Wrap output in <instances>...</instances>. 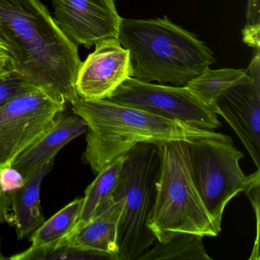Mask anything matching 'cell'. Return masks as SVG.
<instances>
[{
	"label": "cell",
	"mask_w": 260,
	"mask_h": 260,
	"mask_svg": "<svg viewBox=\"0 0 260 260\" xmlns=\"http://www.w3.org/2000/svg\"><path fill=\"white\" fill-rule=\"evenodd\" d=\"M242 35L245 44L259 51L260 0H248L246 25Z\"/></svg>",
	"instance_id": "20"
},
{
	"label": "cell",
	"mask_w": 260,
	"mask_h": 260,
	"mask_svg": "<svg viewBox=\"0 0 260 260\" xmlns=\"http://www.w3.org/2000/svg\"><path fill=\"white\" fill-rule=\"evenodd\" d=\"M156 145L160 168L148 222L156 240L166 243L183 234L217 237L219 232L193 179L189 143L170 141Z\"/></svg>",
	"instance_id": "4"
},
{
	"label": "cell",
	"mask_w": 260,
	"mask_h": 260,
	"mask_svg": "<svg viewBox=\"0 0 260 260\" xmlns=\"http://www.w3.org/2000/svg\"><path fill=\"white\" fill-rule=\"evenodd\" d=\"M255 51L246 73L249 79L228 88L217 97L215 113L238 135L257 169H260V59Z\"/></svg>",
	"instance_id": "9"
},
{
	"label": "cell",
	"mask_w": 260,
	"mask_h": 260,
	"mask_svg": "<svg viewBox=\"0 0 260 260\" xmlns=\"http://www.w3.org/2000/svg\"><path fill=\"white\" fill-rule=\"evenodd\" d=\"M54 159L36 170L10 196L7 222L16 228L18 240L25 238L45 222L41 208V188L44 178L54 168Z\"/></svg>",
	"instance_id": "14"
},
{
	"label": "cell",
	"mask_w": 260,
	"mask_h": 260,
	"mask_svg": "<svg viewBox=\"0 0 260 260\" xmlns=\"http://www.w3.org/2000/svg\"><path fill=\"white\" fill-rule=\"evenodd\" d=\"M66 102L39 87L31 88L0 109V170L11 167L65 111Z\"/></svg>",
	"instance_id": "7"
},
{
	"label": "cell",
	"mask_w": 260,
	"mask_h": 260,
	"mask_svg": "<svg viewBox=\"0 0 260 260\" xmlns=\"http://www.w3.org/2000/svg\"><path fill=\"white\" fill-rule=\"evenodd\" d=\"M35 87L11 66L0 69V109L19 94Z\"/></svg>",
	"instance_id": "19"
},
{
	"label": "cell",
	"mask_w": 260,
	"mask_h": 260,
	"mask_svg": "<svg viewBox=\"0 0 260 260\" xmlns=\"http://www.w3.org/2000/svg\"><path fill=\"white\" fill-rule=\"evenodd\" d=\"M71 110L81 117L87 125L86 147L82 158L95 174L106 164L141 143H191L199 138L228 136L108 100L79 98L71 103Z\"/></svg>",
	"instance_id": "2"
},
{
	"label": "cell",
	"mask_w": 260,
	"mask_h": 260,
	"mask_svg": "<svg viewBox=\"0 0 260 260\" xmlns=\"http://www.w3.org/2000/svg\"><path fill=\"white\" fill-rule=\"evenodd\" d=\"M10 213V202L5 199L0 190V225L7 222Z\"/></svg>",
	"instance_id": "23"
},
{
	"label": "cell",
	"mask_w": 260,
	"mask_h": 260,
	"mask_svg": "<svg viewBox=\"0 0 260 260\" xmlns=\"http://www.w3.org/2000/svg\"><path fill=\"white\" fill-rule=\"evenodd\" d=\"M7 66H11L10 63H5V62H1L0 61V69H2V68H5V67Z\"/></svg>",
	"instance_id": "25"
},
{
	"label": "cell",
	"mask_w": 260,
	"mask_h": 260,
	"mask_svg": "<svg viewBox=\"0 0 260 260\" xmlns=\"http://www.w3.org/2000/svg\"><path fill=\"white\" fill-rule=\"evenodd\" d=\"M0 42L11 55L12 68L33 86L66 103L78 100V46L39 0H0Z\"/></svg>",
	"instance_id": "1"
},
{
	"label": "cell",
	"mask_w": 260,
	"mask_h": 260,
	"mask_svg": "<svg viewBox=\"0 0 260 260\" xmlns=\"http://www.w3.org/2000/svg\"><path fill=\"white\" fill-rule=\"evenodd\" d=\"M95 46L80 64L76 80L77 95L83 100H106L133 74L129 51L117 38Z\"/></svg>",
	"instance_id": "11"
},
{
	"label": "cell",
	"mask_w": 260,
	"mask_h": 260,
	"mask_svg": "<svg viewBox=\"0 0 260 260\" xmlns=\"http://www.w3.org/2000/svg\"><path fill=\"white\" fill-rule=\"evenodd\" d=\"M125 155H121L106 164L86 188L80 215L73 231L98 215L112 203V193L118 182Z\"/></svg>",
	"instance_id": "16"
},
{
	"label": "cell",
	"mask_w": 260,
	"mask_h": 260,
	"mask_svg": "<svg viewBox=\"0 0 260 260\" xmlns=\"http://www.w3.org/2000/svg\"><path fill=\"white\" fill-rule=\"evenodd\" d=\"M25 178L13 167L0 170V190L5 199L10 202V196L25 184Z\"/></svg>",
	"instance_id": "22"
},
{
	"label": "cell",
	"mask_w": 260,
	"mask_h": 260,
	"mask_svg": "<svg viewBox=\"0 0 260 260\" xmlns=\"http://www.w3.org/2000/svg\"><path fill=\"white\" fill-rule=\"evenodd\" d=\"M0 61L10 63L12 66L11 55L5 45L0 42Z\"/></svg>",
	"instance_id": "24"
},
{
	"label": "cell",
	"mask_w": 260,
	"mask_h": 260,
	"mask_svg": "<svg viewBox=\"0 0 260 260\" xmlns=\"http://www.w3.org/2000/svg\"><path fill=\"white\" fill-rule=\"evenodd\" d=\"M123 208L122 199L112 201L100 214L73 231L57 249L65 246L100 254L108 259L117 260V234Z\"/></svg>",
	"instance_id": "13"
},
{
	"label": "cell",
	"mask_w": 260,
	"mask_h": 260,
	"mask_svg": "<svg viewBox=\"0 0 260 260\" xmlns=\"http://www.w3.org/2000/svg\"><path fill=\"white\" fill-rule=\"evenodd\" d=\"M249 184L246 187L245 192L246 196L250 201L255 213V220H256V237H255V244L252 249V255L249 259L259 260V249H258V234H259V211H260V172L257 170L255 173L249 175Z\"/></svg>",
	"instance_id": "21"
},
{
	"label": "cell",
	"mask_w": 260,
	"mask_h": 260,
	"mask_svg": "<svg viewBox=\"0 0 260 260\" xmlns=\"http://www.w3.org/2000/svg\"><path fill=\"white\" fill-rule=\"evenodd\" d=\"M250 79L246 70H206L193 78L185 86L215 113V102L223 91L234 85ZM216 114V113H215Z\"/></svg>",
	"instance_id": "17"
},
{
	"label": "cell",
	"mask_w": 260,
	"mask_h": 260,
	"mask_svg": "<svg viewBox=\"0 0 260 260\" xmlns=\"http://www.w3.org/2000/svg\"><path fill=\"white\" fill-rule=\"evenodd\" d=\"M54 22L76 45L90 48L111 38L118 39L122 18L115 0H50Z\"/></svg>",
	"instance_id": "10"
},
{
	"label": "cell",
	"mask_w": 260,
	"mask_h": 260,
	"mask_svg": "<svg viewBox=\"0 0 260 260\" xmlns=\"http://www.w3.org/2000/svg\"><path fill=\"white\" fill-rule=\"evenodd\" d=\"M159 168L156 144L141 143L126 153L112 193L114 201H124L117 234V260L139 259L156 240L148 222L156 200Z\"/></svg>",
	"instance_id": "5"
},
{
	"label": "cell",
	"mask_w": 260,
	"mask_h": 260,
	"mask_svg": "<svg viewBox=\"0 0 260 260\" xmlns=\"http://www.w3.org/2000/svg\"><path fill=\"white\" fill-rule=\"evenodd\" d=\"M202 239L196 234H183L166 243L157 241L138 260H211Z\"/></svg>",
	"instance_id": "18"
},
{
	"label": "cell",
	"mask_w": 260,
	"mask_h": 260,
	"mask_svg": "<svg viewBox=\"0 0 260 260\" xmlns=\"http://www.w3.org/2000/svg\"><path fill=\"white\" fill-rule=\"evenodd\" d=\"M118 39L129 51L133 78L185 86L215 62L211 50L168 18L122 19Z\"/></svg>",
	"instance_id": "3"
},
{
	"label": "cell",
	"mask_w": 260,
	"mask_h": 260,
	"mask_svg": "<svg viewBox=\"0 0 260 260\" xmlns=\"http://www.w3.org/2000/svg\"><path fill=\"white\" fill-rule=\"evenodd\" d=\"M82 205L83 198L75 199L48 220H45L33 233L31 246L24 252L10 257V259H45V257L56 250L73 231Z\"/></svg>",
	"instance_id": "15"
},
{
	"label": "cell",
	"mask_w": 260,
	"mask_h": 260,
	"mask_svg": "<svg viewBox=\"0 0 260 260\" xmlns=\"http://www.w3.org/2000/svg\"><path fill=\"white\" fill-rule=\"evenodd\" d=\"M86 121L72 112L64 111L57 115L48 130L23 152L12 167L16 169L25 179L50 161L71 141L86 133Z\"/></svg>",
	"instance_id": "12"
},
{
	"label": "cell",
	"mask_w": 260,
	"mask_h": 260,
	"mask_svg": "<svg viewBox=\"0 0 260 260\" xmlns=\"http://www.w3.org/2000/svg\"><path fill=\"white\" fill-rule=\"evenodd\" d=\"M106 100L203 130L221 125L217 114L186 86L154 84L129 77Z\"/></svg>",
	"instance_id": "8"
},
{
	"label": "cell",
	"mask_w": 260,
	"mask_h": 260,
	"mask_svg": "<svg viewBox=\"0 0 260 260\" xmlns=\"http://www.w3.org/2000/svg\"><path fill=\"white\" fill-rule=\"evenodd\" d=\"M243 153L231 137L203 138L189 143L191 173L196 188L220 233L228 204L245 191L250 179L240 166Z\"/></svg>",
	"instance_id": "6"
}]
</instances>
